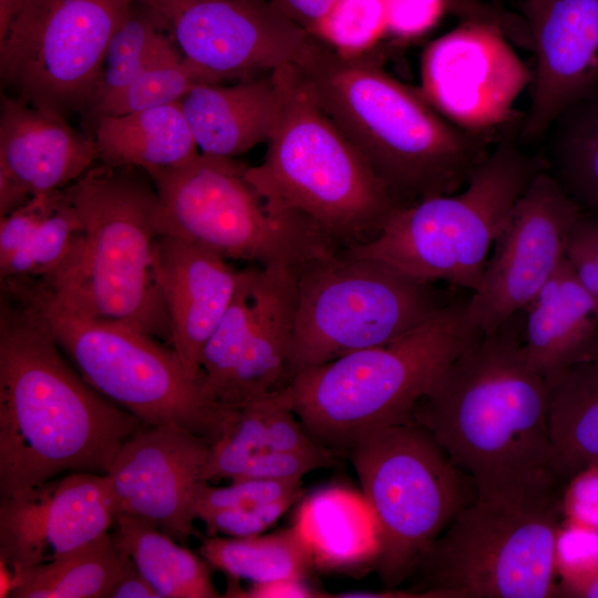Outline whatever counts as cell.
I'll list each match as a JSON object with an SVG mask.
<instances>
[{"mask_svg":"<svg viewBox=\"0 0 598 598\" xmlns=\"http://www.w3.org/2000/svg\"><path fill=\"white\" fill-rule=\"evenodd\" d=\"M523 312L471 343L412 413L471 475L478 497L547 494L557 483L547 382L526 357Z\"/></svg>","mask_w":598,"mask_h":598,"instance_id":"cell-1","label":"cell"},{"mask_svg":"<svg viewBox=\"0 0 598 598\" xmlns=\"http://www.w3.org/2000/svg\"><path fill=\"white\" fill-rule=\"evenodd\" d=\"M142 425L83 379L31 308L1 290V497L63 473L107 474Z\"/></svg>","mask_w":598,"mask_h":598,"instance_id":"cell-2","label":"cell"},{"mask_svg":"<svg viewBox=\"0 0 598 598\" xmlns=\"http://www.w3.org/2000/svg\"><path fill=\"white\" fill-rule=\"evenodd\" d=\"M297 66L398 209L457 193L491 152L489 133L454 125L369 53L342 55L315 38Z\"/></svg>","mask_w":598,"mask_h":598,"instance_id":"cell-3","label":"cell"},{"mask_svg":"<svg viewBox=\"0 0 598 598\" xmlns=\"http://www.w3.org/2000/svg\"><path fill=\"white\" fill-rule=\"evenodd\" d=\"M64 193L81 236L62 266L38 279L80 310L140 330L171 346L172 330L156 277V190L133 166L96 163Z\"/></svg>","mask_w":598,"mask_h":598,"instance_id":"cell-4","label":"cell"},{"mask_svg":"<svg viewBox=\"0 0 598 598\" xmlns=\"http://www.w3.org/2000/svg\"><path fill=\"white\" fill-rule=\"evenodd\" d=\"M470 297H453L396 339L296 374L286 386L292 410L319 444L348 452L364 435L413 422L416 403L483 332Z\"/></svg>","mask_w":598,"mask_h":598,"instance_id":"cell-5","label":"cell"},{"mask_svg":"<svg viewBox=\"0 0 598 598\" xmlns=\"http://www.w3.org/2000/svg\"><path fill=\"white\" fill-rule=\"evenodd\" d=\"M274 73L281 89L280 113L264 161L246 167V179L271 210L305 216L336 245L372 239L396 205L318 105L298 66Z\"/></svg>","mask_w":598,"mask_h":598,"instance_id":"cell-6","label":"cell"},{"mask_svg":"<svg viewBox=\"0 0 598 598\" xmlns=\"http://www.w3.org/2000/svg\"><path fill=\"white\" fill-rule=\"evenodd\" d=\"M31 308L74 368L143 425H176L219 439L236 410L212 401L173 348L140 330L91 316L40 280L1 281Z\"/></svg>","mask_w":598,"mask_h":598,"instance_id":"cell-7","label":"cell"},{"mask_svg":"<svg viewBox=\"0 0 598 598\" xmlns=\"http://www.w3.org/2000/svg\"><path fill=\"white\" fill-rule=\"evenodd\" d=\"M511 126L457 193L396 209L372 239L341 248L413 278L475 291L491 247L545 163L525 153Z\"/></svg>","mask_w":598,"mask_h":598,"instance_id":"cell-8","label":"cell"},{"mask_svg":"<svg viewBox=\"0 0 598 598\" xmlns=\"http://www.w3.org/2000/svg\"><path fill=\"white\" fill-rule=\"evenodd\" d=\"M554 492L478 497L419 559L417 597L550 598L561 529Z\"/></svg>","mask_w":598,"mask_h":598,"instance_id":"cell-9","label":"cell"},{"mask_svg":"<svg viewBox=\"0 0 598 598\" xmlns=\"http://www.w3.org/2000/svg\"><path fill=\"white\" fill-rule=\"evenodd\" d=\"M452 298L434 282L343 249L305 262L297 267L287 384L305 370L396 339Z\"/></svg>","mask_w":598,"mask_h":598,"instance_id":"cell-10","label":"cell"},{"mask_svg":"<svg viewBox=\"0 0 598 598\" xmlns=\"http://www.w3.org/2000/svg\"><path fill=\"white\" fill-rule=\"evenodd\" d=\"M234 158L198 153L151 174L159 236L184 239L226 259L299 267L338 249L311 220L271 210Z\"/></svg>","mask_w":598,"mask_h":598,"instance_id":"cell-11","label":"cell"},{"mask_svg":"<svg viewBox=\"0 0 598 598\" xmlns=\"http://www.w3.org/2000/svg\"><path fill=\"white\" fill-rule=\"evenodd\" d=\"M348 452L381 530L375 567L393 587L465 506L458 468L414 422L373 431Z\"/></svg>","mask_w":598,"mask_h":598,"instance_id":"cell-12","label":"cell"},{"mask_svg":"<svg viewBox=\"0 0 598 598\" xmlns=\"http://www.w3.org/2000/svg\"><path fill=\"white\" fill-rule=\"evenodd\" d=\"M133 0H25L0 39L1 82L64 117L92 106L107 44Z\"/></svg>","mask_w":598,"mask_h":598,"instance_id":"cell-13","label":"cell"},{"mask_svg":"<svg viewBox=\"0 0 598 598\" xmlns=\"http://www.w3.org/2000/svg\"><path fill=\"white\" fill-rule=\"evenodd\" d=\"M297 267L240 271L236 295L206 342L200 381L214 402L237 410L287 384Z\"/></svg>","mask_w":598,"mask_h":598,"instance_id":"cell-14","label":"cell"},{"mask_svg":"<svg viewBox=\"0 0 598 598\" xmlns=\"http://www.w3.org/2000/svg\"><path fill=\"white\" fill-rule=\"evenodd\" d=\"M154 10L181 53L226 82L299 65L315 38L271 0H138Z\"/></svg>","mask_w":598,"mask_h":598,"instance_id":"cell-15","label":"cell"},{"mask_svg":"<svg viewBox=\"0 0 598 598\" xmlns=\"http://www.w3.org/2000/svg\"><path fill=\"white\" fill-rule=\"evenodd\" d=\"M580 206L546 168L533 178L494 243L468 310L483 333L524 310L566 258Z\"/></svg>","mask_w":598,"mask_h":598,"instance_id":"cell-16","label":"cell"},{"mask_svg":"<svg viewBox=\"0 0 598 598\" xmlns=\"http://www.w3.org/2000/svg\"><path fill=\"white\" fill-rule=\"evenodd\" d=\"M505 33L466 20L435 39L421 58V93L447 121L488 134L515 122L514 104L533 74Z\"/></svg>","mask_w":598,"mask_h":598,"instance_id":"cell-17","label":"cell"},{"mask_svg":"<svg viewBox=\"0 0 598 598\" xmlns=\"http://www.w3.org/2000/svg\"><path fill=\"white\" fill-rule=\"evenodd\" d=\"M213 441L176 425H142L106 474L118 514L143 518L176 540L195 532Z\"/></svg>","mask_w":598,"mask_h":598,"instance_id":"cell-18","label":"cell"},{"mask_svg":"<svg viewBox=\"0 0 598 598\" xmlns=\"http://www.w3.org/2000/svg\"><path fill=\"white\" fill-rule=\"evenodd\" d=\"M118 509L106 474L69 473L0 501V559L56 560L110 532Z\"/></svg>","mask_w":598,"mask_h":598,"instance_id":"cell-19","label":"cell"},{"mask_svg":"<svg viewBox=\"0 0 598 598\" xmlns=\"http://www.w3.org/2000/svg\"><path fill=\"white\" fill-rule=\"evenodd\" d=\"M536 66L519 138L542 141L570 104L598 93V0H525Z\"/></svg>","mask_w":598,"mask_h":598,"instance_id":"cell-20","label":"cell"},{"mask_svg":"<svg viewBox=\"0 0 598 598\" xmlns=\"http://www.w3.org/2000/svg\"><path fill=\"white\" fill-rule=\"evenodd\" d=\"M200 245L159 236L156 277L168 312L171 347L188 373L200 380L203 349L238 288L240 271Z\"/></svg>","mask_w":598,"mask_h":598,"instance_id":"cell-21","label":"cell"},{"mask_svg":"<svg viewBox=\"0 0 598 598\" xmlns=\"http://www.w3.org/2000/svg\"><path fill=\"white\" fill-rule=\"evenodd\" d=\"M0 176L29 196L62 190L99 162L94 138L66 117L1 95Z\"/></svg>","mask_w":598,"mask_h":598,"instance_id":"cell-22","label":"cell"},{"mask_svg":"<svg viewBox=\"0 0 598 598\" xmlns=\"http://www.w3.org/2000/svg\"><path fill=\"white\" fill-rule=\"evenodd\" d=\"M225 84H200L181 105L199 152L234 158L267 143L282 97L274 71Z\"/></svg>","mask_w":598,"mask_h":598,"instance_id":"cell-23","label":"cell"},{"mask_svg":"<svg viewBox=\"0 0 598 598\" xmlns=\"http://www.w3.org/2000/svg\"><path fill=\"white\" fill-rule=\"evenodd\" d=\"M524 312L525 353L546 380L598 358L595 305L567 258Z\"/></svg>","mask_w":598,"mask_h":598,"instance_id":"cell-24","label":"cell"},{"mask_svg":"<svg viewBox=\"0 0 598 598\" xmlns=\"http://www.w3.org/2000/svg\"><path fill=\"white\" fill-rule=\"evenodd\" d=\"M307 543L313 566L346 569L374 564L381 530L362 493L344 487L320 489L301 504L295 524Z\"/></svg>","mask_w":598,"mask_h":598,"instance_id":"cell-25","label":"cell"},{"mask_svg":"<svg viewBox=\"0 0 598 598\" xmlns=\"http://www.w3.org/2000/svg\"><path fill=\"white\" fill-rule=\"evenodd\" d=\"M99 162L133 166L148 175L199 153L181 102L100 117L93 126Z\"/></svg>","mask_w":598,"mask_h":598,"instance_id":"cell-26","label":"cell"},{"mask_svg":"<svg viewBox=\"0 0 598 598\" xmlns=\"http://www.w3.org/2000/svg\"><path fill=\"white\" fill-rule=\"evenodd\" d=\"M549 468L556 481L570 480L598 464V358L546 380Z\"/></svg>","mask_w":598,"mask_h":598,"instance_id":"cell-27","label":"cell"},{"mask_svg":"<svg viewBox=\"0 0 598 598\" xmlns=\"http://www.w3.org/2000/svg\"><path fill=\"white\" fill-rule=\"evenodd\" d=\"M131 558L107 532L51 563L11 567L13 598H106Z\"/></svg>","mask_w":598,"mask_h":598,"instance_id":"cell-28","label":"cell"},{"mask_svg":"<svg viewBox=\"0 0 598 598\" xmlns=\"http://www.w3.org/2000/svg\"><path fill=\"white\" fill-rule=\"evenodd\" d=\"M113 534L161 598H216L206 565L153 523L118 514Z\"/></svg>","mask_w":598,"mask_h":598,"instance_id":"cell-29","label":"cell"},{"mask_svg":"<svg viewBox=\"0 0 598 598\" xmlns=\"http://www.w3.org/2000/svg\"><path fill=\"white\" fill-rule=\"evenodd\" d=\"M546 141V168L581 210L598 219V93L563 110Z\"/></svg>","mask_w":598,"mask_h":598,"instance_id":"cell-30","label":"cell"},{"mask_svg":"<svg viewBox=\"0 0 598 598\" xmlns=\"http://www.w3.org/2000/svg\"><path fill=\"white\" fill-rule=\"evenodd\" d=\"M199 551L213 567L252 584L306 579L313 566L310 549L295 525L267 535L208 536Z\"/></svg>","mask_w":598,"mask_h":598,"instance_id":"cell-31","label":"cell"},{"mask_svg":"<svg viewBox=\"0 0 598 598\" xmlns=\"http://www.w3.org/2000/svg\"><path fill=\"white\" fill-rule=\"evenodd\" d=\"M206 83L228 82L187 60L169 37L156 56L126 87L82 116L85 133L91 135L94 124L102 116L178 103L194 87Z\"/></svg>","mask_w":598,"mask_h":598,"instance_id":"cell-32","label":"cell"},{"mask_svg":"<svg viewBox=\"0 0 598 598\" xmlns=\"http://www.w3.org/2000/svg\"><path fill=\"white\" fill-rule=\"evenodd\" d=\"M168 38L159 16L143 2L133 0L107 44L95 99L86 113L126 87Z\"/></svg>","mask_w":598,"mask_h":598,"instance_id":"cell-33","label":"cell"},{"mask_svg":"<svg viewBox=\"0 0 598 598\" xmlns=\"http://www.w3.org/2000/svg\"><path fill=\"white\" fill-rule=\"evenodd\" d=\"M80 236L79 216L63 190L56 207L13 257L0 267L1 281L50 277L66 260Z\"/></svg>","mask_w":598,"mask_h":598,"instance_id":"cell-34","label":"cell"},{"mask_svg":"<svg viewBox=\"0 0 598 598\" xmlns=\"http://www.w3.org/2000/svg\"><path fill=\"white\" fill-rule=\"evenodd\" d=\"M278 390L259 396L235 411L223 434L212 445L206 466L208 483L237 480L249 461L261 452L267 420Z\"/></svg>","mask_w":598,"mask_h":598,"instance_id":"cell-35","label":"cell"},{"mask_svg":"<svg viewBox=\"0 0 598 598\" xmlns=\"http://www.w3.org/2000/svg\"><path fill=\"white\" fill-rule=\"evenodd\" d=\"M309 34L342 55L367 54L388 34L384 0H337Z\"/></svg>","mask_w":598,"mask_h":598,"instance_id":"cell-36","label":"cell"},{"mask_svg":"<svg viewBox=\"0 0 598 598\" xmlns=\"http://www.w3.org/2000/svg\"><path fill=\"white\" fill-rule=\"evenodd\" d=\"M305 491L251 507H227L197 512L209 536L247 537L270 528L302 496Z\"/></svg>","mask_w":598,"mask_h":598,"instance_id":"cell-37","label":"cell"},{"mask_svg":"<svg viewBox=\"0 0 598 598\" xmlns=\"http://www.w3.org/2000/svg\"><path fill=\"white\" fill-rule=\"evenodd\" d=\"M334 452L323 445L308 451H262L235 480L301 481L302 476L333 464Z\"/></svg>","mask_w":598,"mask_h":598,"instance_id":"cell-38","label":"cell"},{"mask_svg":"<svg viewBox=\"0 0 598 598\" xmlns=\"http://www.w3.org/2000/svg\"><path fill=\"white\" fill-rule=\"evenodd\" d=\"M301 491V481L239 480L223 487L206 483L199 493L196 513L204 509L257 506Z\"/></svg>","mask_w":598,"mask_h":598,"instance_id":"cell-39","label":"cell"},{"mask_svg":"<svg viewBox=\"0 0 598 598\" xmlns=\"http://www.w3.org/2000/svg\"><path fill=\"white\" fill-rule=\"evenodd\" d=\"M63 189L31 197L24 205L0 217V267L30 239L62 198Z\"/></svg>","mask_w":598,"mask_h":598,"instance_id":"cell-40","label":"cell"},{"mask_svg":"<svg viewBox=\"0 0 598 598\" xmlns=\"http://www.w3.org/2000/svg\"><path fill=\"white\" fill-rule=\"evenodd\" d=\"M566 258L595 305L598 319V219L581 213L570 233Z\"/></svg>","mask_w":598,"mask_h":598,"instance_id":"cell-41","label":"cell"},{"mask_svg":"<svg viewBox=\"0 0 598 598\" xmlns=\"http://www.w3.org/2000/svg\"><path fill=\"white\" fill-rule=\"evenodd\" d=\"M319 446L321 444L311 437L292 410L286 388L279 389L267 420L261 452L308 451Z\"/></svg>","mask_w":598,"mask_h":598,"instance_id":"cell-42","label":"cell"},{"mask_svg":"<svg viewBox=\"0 0 598 598\" xmlns=\"http://www.w3.org/2000/svg\"><path fill=\"white\" fill-rule=\"evenodd\" d=\"M564 507L571 525L598 530V464L569 480Z\"/></svg>","mask_w":598,"mask_h":598,"instance_id":"cell-43","label":"cell"},{"mask_svg":"<svg viewBox=\"0 0 598 598\" xmlns=\"http://www.w3.org/2000/svg\"><path fill=\"white\" fill-rule=\"evenodd\" d=\"M337 0H271L290 21L308 33L329 12Z\"/></svg>","mask_w":598,"mask_h":598,"instance_id":"cell-44","label":"cell"},{"mask_svg":"<svg viewBox=\"0 0 598 598\" xmlns=\"http://www.w3.org/2000/svg\"><path fill=\"white\" fill-rule=\"evenodd\" d=\"M306 579H279L265 584H252V586L244 591L231 588L228 594L230 597L246 598H276V597H319V592L309 587Z\"/></svg>","mask_w":598,"mask_h":598,"instance_id":"cell-45","label":"cell"},{"mask_svg":"<svg viewBox=\"0 0 598 598\" xmlns=\"http://www.w3.org/2000/svg\"><path fill=\"white\" fill-rule=\"evenodd\" d=\"M161 598L131 559L111 598Z\"/></svg>","mask_w":598,"mask_h":598,"instance_id":"cell-46","label":"cell"},{"mask_svg":"<svg viewBox=\"0 0 598 598\" xmlns=\"http://www.w3.org/2000/svg\"><path fill=\"white\" fill-rule=\"evenodd\" d=\"M25 0H0V39L19 14Z\"/></svg>","mask_w":598,"mask_h":598,"instance_id":"cell-47","label":"cell"},{"mask_svg":"<svg viewBox=\"0 0 598 598\" xmlns=\"http://www.w3.org/2000/svg\"><path fill=\"white\" fill-rule=\"evenodd\" d=\"M577 598H598V573L577 594Z\"/></svg>","mask_w":598,"mask_h":598,"instance_id":"cell-48","label":"cell"}]
</instances>
